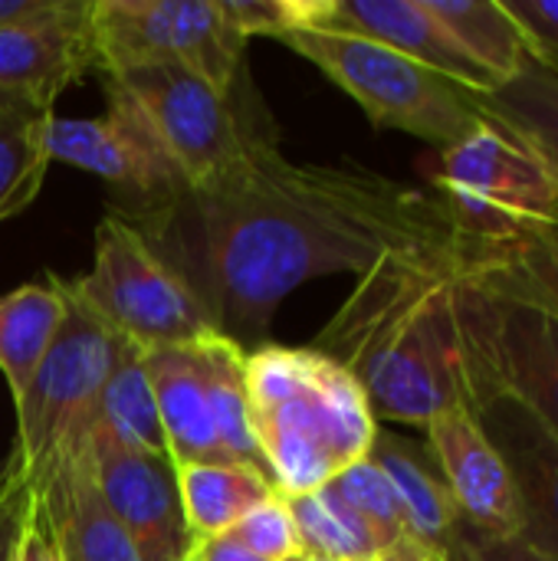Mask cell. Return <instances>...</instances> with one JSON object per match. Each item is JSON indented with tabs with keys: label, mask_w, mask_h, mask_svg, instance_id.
<instances>
[{
	"label": "cell",
	"mask_w": 558,
	"mask_h": 561,
	"mask_svg": "<svg viewBox=\"0 0 558 561\" xmlns=\"http://www.w3.org/2000/svg\"><path fill=\"white\" fill-rule=\"evenodd\" d=\"M424 3L457 39V46L477 66H483L500 85L510 82L529 62L526 39L516 20L506 13L503 0H424Z\"/></svg>",
	"instance_id": "25"
},
{
	"label": "cell",
	"mask_w": 558,
	"mask_h": 561,
	"mask_svg": "<svg viewBox=\"0 0 558 561\" xmlns=\"http://www.w3.org/2000/svg\"><path fill=\"white\" fill-rule=\"evenodd\" d=\"M368 526L378 561H447V556L431 552L408 526V516L385 480V473L365 457L355 467H349L342 477L329 483Z\"/></svg>",
	"instance_id": "26"
},
{
	"label": "cell",
	"mask_w": 558,
	"mask_h": 561,
	"mask_svg": "<svg viewBox=\"0 0 558 561\" xmlns=\"http://www.w3.org/2000/svg\"><path fill=\"white\" fill-rule=\"evenodd\" d=\"M92 434H105L109 440L151 454V457H168L164 431H161V414L155 404L151 378H148V362L145 348L118 335L115 348V365L102 391L99 404V421Z\"/></svg>",
	"instance_id": "23"
},
{
	"label": "cell",
	"mask_w": 558,
	"mask_h": 561,
	"mask_svg": "<svg viewBox=\"0 0 558 561\" xmlns=\"http://www.w3.org/2000/svg\"><path fill=\"white\" fill-rule=\"evenodd\" d=\"M460 224L368 266L312 348L345 365L382 421L428 427L464 404L467 348L457 316Z\"/></svg>",
	"instance_id": "2"
},
{
	"label": "cell",
	"mask_w": 558,
	"mask_h": 561,
	"mask_svg": "<svg viewBox=\"0 0 558 561\" xmlns=\"http://www.w3.org/2000/svg\"><path fill=\"white\" fill-rule=\"evenodd\" d=\"M224 16L240 30L243 39L283 36L293 26L309 23L312 0H217Z\"/></svg>",
	"instance_id": "31"
},
{
	"label": "cell",
	"mask_w": 558,
	"mask_h": 561,
	"mask_svg": "<svg viewBox=\"0 0 558 561\" xmlns=\"http://www.w3.org/2000/svg\"><path fill=\"white\" fill-rule=\"evenodd\" d=\"M13 561H62L59 546L49 533V523L43 516V510L36 506V500L30 496V510L23 519V533L16 542V559Z\"/></svg>",
	"instance_id": "34"
},
{
	"label": "cell",
	"mask_w": 558,
	"mask_h": 561,
	"mask_svg": "<svg viewBox=\"0 0 558 561\" xmlns=\"http://www.w3.org/2000/svg\"><path fill=\"white\" fill-rule=\"evenodd\" d=\"M89 467L102 503L135 542L141 561H187L191 536L168 457L138 454L105 434H92Z\"/></svg>",
	"instance_id": "12"
},
{
	"label": "cell",
	"mask_w": 558,
	"mask_h": 561,
	"mask_svg": "<svg viewBox=\"0 0 558 561\" xmlns=\"http://www.w3.org/2000/svg\"><path fill=\"white\" fill-rule=\"evenodd\" d=\"M457 316L467 348L464 398L477 385L503 391L558 437V316L480 293L464 276Z\"/></svg>",
	"instance_id": "10"
},
{
	"label": "cell",
	"mask_w": 558,
	"mask_h": 561,
	"mask_svg": "<svg viewBox=\"0 0 558 561\" xmlns=\"http://www.w3.org/2000/svg\"><path fill=\"white\" fill-rule=\"evenodd\" d=\"M247 408L263 473L286 500L365 460L382 427L362 381L312 345L247 352Z\"/></svg>",
	"instance_id": "3"
},
{
	"label": "cell",
	"mask_w": 558,
	"mask_h": 561,
	"mask_svg": "<svg viewBox=\"0 0 558 561\" xmlns=\"http://www.w3.org/2000/svg\"><path fill=\"white\" fill-rule=\"evenodd\" d=\"M487 108L523 131L558 171V79L533 59L497 92L483 95Z\"/></svg>",
	"instance_id": "29"
},
{
	"label": "cell",
	"mask_w": 558,
	"mask_h": 561,
	"mask_svg": "<svg viewBox=\"0 0 558 561\" xmlns=\"http://www.w3.org/2000/svg\"><path fill=\"white\" fill-rule=\"evenodd\" d=\"M424 434L464 526L483 536H520L513 480L474 411L467 404H451L431 417Z\"/></svg>",
	"instance_id": "14"
},
{
	"label": "cell",
	"mask_w": 558,
	"mask_h": 561,
	"mask_svg": "<svg viewBox=\"0 0 558 561\" xmlns=\"http://www.w3.org/2000/svg\"><path fill=\"white\" fill-rule=\"evenodd\" d=\"M460 276L480 293L558 316V214L500 233L460 227Z\"/></svg>",
	"instance_id": "17"
},
{
	"label": "cell",
	"mask_w": 558,
	"mask_h": 561,
	"mask_svg": "<svg viewBox=\"0 0 558 561\" xmlns=\"http://www.w3.org/2000/svg\"><path fill=\"white\" fill-rule=\"evenodd\" d=\"M447 561H474V556H470V546H467V539L460 536L457 542H454V549L447 552Z\"/></svg>",
	"instance_id": "38"
},
{
	"label": "cell",
	"mask_w": 558,
	"mask_h": 561,
	"mask_svg": "<svg viewBox=\"0 0 558 561\" xmlns=\"http://www.w3.org/2000/svg\"><path fill=\"white\" fill-rule=\"evenodd\" d=\"M66 286L115 335L145 352L187 345L217 332L204 306L155 253L145 233L112 210L95 227L92 270L66 279Z\"/></svg>",
	"instance_id": "6"
},
{
	"label": "cell",
	"mask_w": 558,
	"mask_h": 561,
	"mask_svg": "<svg viewBox=\"0 0 558 561\" xmlns=\"http://www.w3.org/2000/svg\"><path fill=\"white\" fill-rule=\"evenodd\" d=\"M276 39L352 95L375 128L447 151L490 118L483 95L368 36L339 26H293Z\"/></svg>",
	"instance_id": "4"
},
{
	"label": "cell",
	"mask_w": 558,
	"mask_h": 561,
	"mask_svg": "<svg viewBox=\"0 0 558 561\" xmlns=\"http://www.w3.org/2000/svg\"><path fill=\"white\" fill-rule=\"evenodd\" d=\"M109 210L145 233L214 329L240 348L266 345L276 309L309 279H358L385 253L457 224L434 187H408L358 164H293L273 135L201 187Z\"/></svg>",
	"instance_id": "1"
},
{
	"label": "cell",
	"mask_w": 558,
	"mask_h": 561,
	"mask_svg": "<svg viewBox=\"0 0 558 561\" xmlns=\"http://www.w3.org/2000/svg\"><path fill=\"white\" fill-rule=\"evenodd\" d=\"M3 470H7V463H3ZM0 483H3V473H0Z\"/></svg>",
	"instance_id": "40"
},
{
	"label": "cell",
	"mask_w": 558,
	"mask_h": 561,
	"mask_svg": "<svg viewBox=\"0 0 558 561\" xmlns=\"http://www.w3.org/2000/svg\"><path fill=\"white\" fill-rule=\"evenodd\" d=\"M105 112L92 118H59L46 125L49 158L109 181L122 197L112 204H148L184 187L181 171L164 151L145 112L105 82Z\"/></svg>",
	"instance_id": "11"
},
{
	"label": "cell",
	"mask_w": 558,
	"mask_h": 561,
	"mask_svg": "<svg viewBox=\"0 0 558 561\" xmlns=\"http://www.w3.org/2000/svg\"><path fill=\"white\" fill-rule=\"evenodd\" d=\"M434 191L470 233H500L558 214V171L493 112L474 135L441 151Z\"/></svg>",
	"instance_id": "8"
},
{
	"label": "cell",
	"mask_w": 558,
	"mask_h": 561,
	"mask_svg": "<svg viewBox=\"0 0 558 561\" xmlns=\"http://www.w3.org/2000/svg\"><path fill=\"white\" fill-rule=\"evenodd\" d=\"M464 539L470 546L474 561H549L536 549H529L520 536H483L464 526Z\"/></svg>",
	"instance_id": "35"
},
{
	"label": "cell",
	"mask_w": 558,
	"mask_h": 561,
	"mask_svg": "<svg viewBox=\"0 0 558 561\" xmlns=\"http://www.w3.org/2000/svg\"><path fill=\"white\" fill-rule=\"evenodd\" d=\"M109 85L122 89L151 122L164 151L184 178V187H201L237 161H243L263 131L250 128L234 95L217 92L207 79L171 62L122 66L105 76Z\"/></svg>",
	"instance_id": "9"
},
{
	"label": "cell",
	"mask_w": 558,
	"mask_h": 561,
	"mask_svg": "<svg viewBox=\"0 0 558 561\" xmlns=\"http://www.w3.org/2000/svg\"><path fill=\"white\" fill-rule=\"evenodd\" d=\"M89 36L99 72L171 62L197 72L217 92L237 95L250 39L217 0H92Z\"/></svg>",
	"instance_id": "7"
},
{
	"label": "cell",
	"mask_w": 558,
	"mask_h": 561,
	"mask_svg": "<svg viewBox=\"0 0 558 561\" xmlns=\"http://www.w3.org/2000/svg\"><path fill=\"white\" fill-rule=\"evenodd\" d=\"M234 536L263 561H286L303 556L299 549V533L289 513V500L286 496H270L266 503H260L257 510H250L237 526Z\"/></svg>",
	"instance_id": "30"
},
{
	"label": "cell",
	"mask_w": 558,
	"mask_h": 561,
	"mask_svg": "<svg viewBox=\"0 0 558 561\" xmlns=\"http://www.w3.org/2000/svg\"><path fill=\"white\" fill-rule=\"evenodd\" d=\"M306 561H316V559H306Z\"/></svg>",
	"instance_id": "42"
},
{
	"label": "cell",
	"mask_w": 558,
	"mask_h": 561,
	"mask_svg": "<svg viewBox=\"0 0 558 561\" xmlns=\"http://www.w3.org/2000/svg\"><path fill=\"white\" fill-rule=\"evenodd\" d=\"M174 477L191 542L234 529L250 510L276 496L270 477L247 463H187L174 467Z\"/></svg>",
	"instance_id": "22"
},
{
	"label": "cell",
	"mask_w": 558,
	"mask_h": 561,
	"mask_svg": "<svg viewBox=\"0 0 558 561\" xmlns=\"http://www.w3.org/2000/svg\"><path fill=\"white\" fill-rule=\"evenodd\" d=\"M56 112L0 105V224L23 214L43 191L53 164L46 125Z\"/></svg>",
	"instance_id": "27"
},
{
	"label": "cell",
	"mask_w": 558,
	"mask_h": 561,
	"mask_svg": "<svg viewBox=\"0 0 558 561\" xmlns=\"http://www.w3.org/2000/svg\"><path fill=\"white\" fill-rule=\"evenodd\" d=\"M368 460L385 473L391 483L411 533L437 556H447L454 542L464 536L460 510L431 457L428 447L398 437L395 431L378 427Z\"/></svg>",
	"instance_id": "20"
},
{
	"label": "cell",
	"mask_w": 558,
	"mask_h": 561,
	"mask_svg": "<svg viewBox=\"0 0 558 561\" xmlns=\"http://www.w3.org/2000/svg\"><path fill=\"white\" fill-rule=\"evenodd\" d=\"M145 362H148V378L161 414L171 467L227 463L207 401V381H204L197 342L151 348L145 352Z\"/></svg>",
	"instance_id": "18"
},
{
	"label": "cell",
	"mask_w": 558,
	"mask_h": 561,
	"mask_svg": "<svg viewBox=\"0 0 558 561\" xmlns=\"http://www.w3.org/2000/svg\"><path fill=\"white\" fill-rule=\"evenodd\" d=\"M26 510H30V486L23 480L16 454H10L0 483V561L16 559V542L23 533Z\"/></svg>",
	"instance_id": "33"
},
{
	"label": "cell",
	"mask_w": 558,
	"mask_h": 561,
	"mask_svg": "<svg viewBox=\"0 0 558 561\" xmlns=\"http://www.w3.org/2000/svg\"><path fill=\"white\" fill-rule=\"evenodd\" d=\"M289 513L299 533L303 559L378 561V549L365 519L329 483L316 493L293 496Z\"/></svg>",
	"instance_id": "28"
},
{
	"label": "cell",
	"mask_w": 558,
	"mask_h": 561,
	"mask_svg": "<svg viewBox=\"0 0 558 561\" xmlns=\"http://www.w3.org/2000/svg\"><path fill=\"white\" fill-rule=\"evenodd\" d=\"M69 299L66 322L16 404V460L33 496L72 460L89 454L118 335L86 309L59 276Z\"/></svg>",
	"instance_id": "5"
},
{
	"label": "cell",
	"mask_w": 558,
	"mask_h": 561,
	"mask_svg": "<svg viewBox=\"0 0 558 561\" xmlns=\"http://www.w3.org/2000/svg\"><path fill=\"white\" fill-rule=\"evenodd\" d=\"M89 7L76 0L59 16L0 30V105L56 112V99L95 69Z\"/></svg>",
	"instance_id": "15"
},
{
	"label": "cell",
	"mask_w": 558,
	"mask_h": 561,
	"mask_svg": "<svg viewBox=\"0 0 558 561\" xmlns=\"http://www.w3.org/2000/svg\"><path fill=\"white\" fill-rule=\"evenodd\" d=\"M303 26H339L368 36L477 95L500 89V82L457 46L424 0H312V16Z\"/></svg>",
	"instance_id": "16"
},
{
	"label": "cell",
	"mask_w": 558,
	"mask_h": 561,
	"mask_svg": "<svg viewBox=\"0 0 558 561\" xmlns=\"http://www.w3.org/2000/svg\"><path fill=\"white\" fill-rule=\"evenodd\" d=\"M464 401L506 463L520 500V539L558 561V437L503 391L477 385Z\"/></svg>",
	"instance_id": "13"
},
{
	"label": "cell",
	"mask_w": 558,
	"mask_h": 561,
	"mask_svg": "<svg viewBox=\"0 0 558 561\" xmlns=\"http://www.w3.org/2000/svg\"><path fill=\"white\" fill-rule=\"evenodd\" d=\"M197 355H201L207 401L227 463H247L263 470L250 427V408H247V348H240L234 339L220 332H210L197 339Z\"/></svg>",
	"instance_id": "24"
},
{
	"label": "cell",
	"mask_w": 558,
	"mask_h": 561,
	"mask_svg": "<svg viewBox=\"0 0 558 561\" xmlns=\"http://www.w3.org/2000/svg\"><path fill=\"white\" fill-rule=\"evenodd\" d=\"M187 561H263L260 556H253L237 536L234 529L227 533H214L204 539H194L187 549Z\"/></svg>",
	"instance_id": "36"
},
{
	"label": "cell",
	"mask_w": 558,
	"mask_h": 561,
	"mask_svg": "<svg viewBox=\"0 0 558 561\" xmlns=\"http://www.w3.org/2000/svg\"><path fill=\"white\" fill-rule=\"evenodd\" d=\"M33 500L49 523L62 561H141L135 542L99 496L89 454L66 463Z\"/></svg>",
	"instance_id": "19"
},
{
	"label": "cell",
	"mask_w": 558,
	"mask_h": 561,
	"mask_svg": "<svg viewBox=\"0 0 558 561\" xmlns=\"http://www.w3.org/2000/svg\"><path fill=\"white\" fill-rule=\"evenodd\" d=\"M72 3L76 0H0V30L3 26H23V23H39V20L59 16Z\"/></svg>",
	"instance_id": "37"
},
{
	"label": "cell",
	"mask_w": 558,
	"mask_h": 561,
	"mask_svg": "<svg viewBox=\"0 0 558 561\" xmlns=\"http://www.w3.org/2000/svg\"><path fill=\"white\" fill-rule=\"evenodd\" d=\"M69 312L59 276L46 283H23L0 296V375L10 388L13 408L23 401L36 368L53 348Z\"/></svg>",
	"instance_id": "21"
},
{
	"label": "cell",
	"mask_w": 558,
	"mask_h": 561,
	"mask_svg": "<svg viewBox=\"0 0 558 561\" xmlns=\"http://www.w3.org/2000/svg\"><path fill=\"white\" fill-rule=\"evenodd\" d=\"M516 20L529 59L558 79V0H503Z\"/></svg>",
	"instance_id": "32"
},
{
	"label": "cell",
	"mask_w": 558,
	"mask_h": 561,
	"mask_svg": "<svg viewBox=\"0 0 558 561\" xmlns=\"http://www.w3.org/2000/svg\"><path fill=\"white\" fill-rule=\"evenodd\" d=\"M0 473H3V463H0Z\"/></svg>",
	"instance_id": "41"
},
{
	"label": "cell",
	"mask_w": 558,
	"mask_h": 561,
	"mask_svg": "<svg viewBox=\"0 0 558 561\" xmlns=\"http://www.w3.org/2000/svg\"><path fill=\"white\" fill-rule=\"evenodd\" d=\"M286 561H306V559H303V556H296V559H286Z\"/></svg>",
	"instance_id": "39"
}]
</instances>
